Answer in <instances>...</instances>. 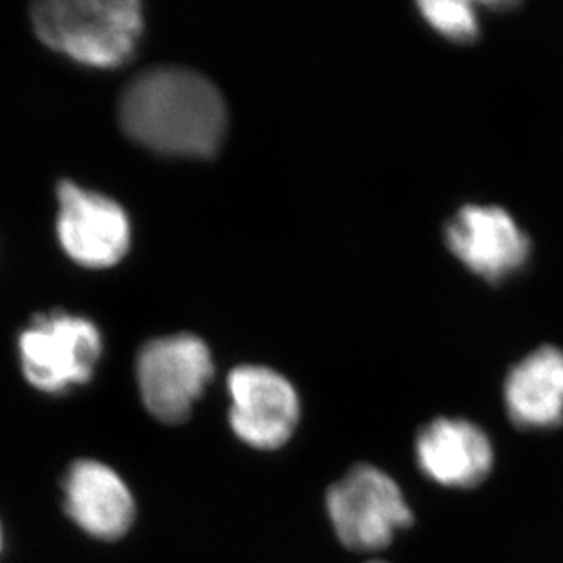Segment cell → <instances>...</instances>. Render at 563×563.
Wrapping results in <instances>:
<instances>
[{
	"mask_svg": "<svg viewBox=\"0 0 563 563\" xmlns=\"http://www.w3.org/2000/svg\"><path fill=\"white\" fill-rule=\"evenodd\" d=\"M230 427L246 445L274 451L299 423V398L292 383L276 371L245 365L229 376Z\"/></svg>",
	"mask_w": 563,
	"mask_h": 563,
	"instance_id": "obj_7",
	"label": "cell"
},
{
	"mask_svg": "<svg viewBox=\"0 0 563 563\" xmlns=\"http://www.w3.org/2000/svg\"><path fill=\"white\" fill-rule=\"evenodd\" d=\"M449 251L485 282L515 276L531 255V241L507 210L495 205H465L446 224Z\"/></svg>",
	"mask_w": 563,
	"mask_h": 563,
	"instance_id": "obj_6",
	"label": "cell"
},
{
	"mask_svg": "<svg viewBox=\"0 0 563 563\" xmlns=\"http://www.w3.org/2000/svg\"><path fill=\"white\" fill-rule=\"evenodd\" d=\"M0 549H2V529H0Z\"/></svg>",
	"mask_w": 563,
	"mask_h": 563,
	"instance_id": "obj_13",
	"label": "cell"
},
{
	"mask_svg": "<svg viewBox=\"0 0 563 563\" xmlns=\"http://www.w3.org/2000/svg\"><path fill=\"white\" fill-rule=\"evenodd\" d=\"M59 240L71 260L90 268L118 265L130 246V223L118 202L82 190L59 187Z\"/></svg>",
	"mask_w": 563,
	"mask_h": 563,
	"instance_id": "obj_8",
	"label": "cell"
},
{
	"mask_svg": "<svg viewBox=\"0 0 563 563\" xmlns=\"http://www.w3.org/2000/svg\"><path fill=\"white\" fill-rule=\"evenodd\" d=\"M327 512L341 543L352 551H379L412 526L404 493L382 468L356 465L327 493Z\"/></svg>",
	"mask_w": 563,
	"mask_h": 563,
	"instance_id": "obj_3",
	"label": "cell"
},
{
	"mask_svg": "<svg viewBox=\"0 0 563 563\" xmlns=\"http://www.w3.org/2000/svg\"><path fill=\"white\" fill-rule=\"evenodd\" d=\"M64 509L69 518L99 540L123 538L135 518L132 493L107 463L79 460L64 476Z\"/></svg>",
	"mask_w": 563,
	"mask_h": 563,
	"instance_id": "obj_10",
	"label": "cell"
},
{
	"mask_svg": "<svg viewBox=\"0 0 563 563\" xmlns=\"http://www.w3.org/2000/svg\"><path fill=\"white\" fill-rule=\"evenodd\" d=\"M208 346L191 334L150 341L137 357V385L150 415L163 423L188 420L212 379Z\"/></svg>",
	"mask_w": 563,
	"mask_h": 563,
	"instance_id": "obj_4",
	"label": "cell"
},
{
	"mask_svg": "<svg viewBox=\"0 0 563 563\" xmlns=\"http://www.w3.org/2000/svg\"><path fill=\"white\" fill-rule=\"evenodd\" d=\"M19 349L27 382L43 393L57 394L90 379L102 341L88 319L52 313L22 332Z\"/></svg>",
	"mask_w": 563,
	"mask_h": 563,
	"instance_id": "obj_5",
	"label": "cell"
},
{
	"mask_svg": "<svg viewBox=\"0 0 563 563\" xmlns=\"http://www.w3.org/2000/svg\"><path fill=\"white\" fill-rule=\"evenodd\" d=\"M416 460L421 473L432 482L471 489L493 471L495 449L473 421L438 418L416 438Z\"/></svg>",
	"mask_w": 563,
	"mask_h": 563,
	"instance_id": "obj_9",
	"label": "cell"
},
{
	"mask_svg": "<svg viewBox=\"0 0 563 563\" xmlns=\"http://www.w3.org/2000/svg\"><path fill=\"white\" fill-rule=\"evenodd\" d=\"M427 24L454 43H473L479 35L478 13L463 0H427L418 4Z\"/></svg>",
	"mask_w": 563,
	"mask_h": 563,
	"instance_id": "obj_12",
	"label": "cell"
},
{
	"mask_svg": "<svg viewBox=\"0 0 563 563\" xmlns=\"http://www.w3.org/2000/svg\"><path fill=\"white\" fill-rule=\"evenodd\" d=\"M507 415L526 431L563 423V351L545 345L510 368L504 387Z\"/></svg>",
	"mask_w": 563,
	"mask_h": 563,
	"instance_id": "obj_11",
	"label": "cell"
},
{
	"mask_svg": "<svg viewBox=\"0 0 563 563\" xmlns=\"http://www.w3.org/2000/svg\"><path fill=\"white\" fill-rule=\"evenodd\" d=\"M371 563H385V562H371Z\"/></svg>",
	"mask_w": 563,
	"mask_h": 563,
	"instance_id": "obj_14",
	"label": "cell"
},
{
	"mask_svg": "<svg viewBox=\"0 0 563 563\" xmlns=\"http://www.w3.org/2000/svg\"><path fill=\"white\" fill-rule=\"evenodd\" d=\"M35 32L49 48L96 68L132 57L143 32L135 0H52L32 8Z\"/></svg>",
	"mask_w": 563,
	"mask_h": 563,
	"instance_id": "obj_2",
	"label": "cell"
},
{
	"mask_svg": "<svg viewBox=\"0 0 563 563\" xmlns=\"http://www.w3.org/2000/svg\"><path fill=\"white\" fill-rule=\"evenodd\" d=\"M124 132L148 148L170 155L210 157L227 128L218 88L183 68H154L137 75L121 97Z\"/></svg>",
	"mask_w": 563,
	"mask_h": 563,
	"instance_id": "obj_1",
	"label": "cell"
}]
</instances>
